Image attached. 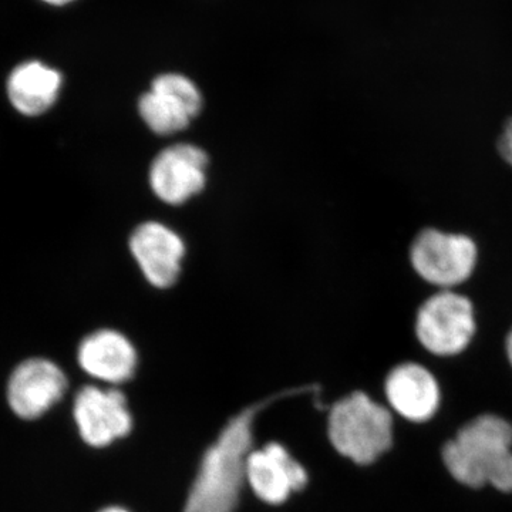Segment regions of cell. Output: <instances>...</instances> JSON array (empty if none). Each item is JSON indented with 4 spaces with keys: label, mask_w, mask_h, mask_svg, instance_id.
<instances>
[{
    "label": "cell",
    "mask_w": 512,
    "mask_h": 512,
    "mask_svg": "<svg viewBox=\"0 0 512 512\" xmlns=\"http://www.w3.org/2000/svg\"><path fill=\"white\" fill-rule=\"evenodd\" d=\"M316 387H302L252 404L228 421L217 441L202 458L183 512H234L247 480V461L258 414L282 397L309 393Z\"/></svg>",
    "instance_id": "1"
},
{
    "label": "cell",
    "mask_w": 512,
    "mask_h": 512,
    "mask_svg": "<svg viewBox=\"0 0 512 512\" xmlns=\"http://www.w3.org/2000/svg\"><path fill=\"white\" fill-rule=\"evenodd\" d=\"M444 466L454 480L471 488L491 484L512 493V426L495 414L468 421L443 447Z\"/></svg>",
    "instance_id": "2"
},
{
    "label": "cell",
    "mask_w": 512,
    "mask_h": 512,
    "mask_svg": "<svg viewBox=\"0 0 512 512\" xmlns=\"http://www.w3.org/2000/svg\"><path fill=\"white\" fill-rule=\"evenodd\" d=\"M329 437L342 456L357 464L373 463L392 447V414L365 393L350 394L330 412Z\"/></svg>",
    "instance_id": "3"
},
{
    "label": "cell",
    "mask_w": 512,
    "mask_h": 512,
    "mask_svg": "<svg viewBox=\"0 0 512 512\" xmlns=\"http://www.w3.org/2000/svg\"><path fill=\"white\" fill-rule=\"evenodd\" d=\"M476 333L473 303L451 291L436 293L420 306L416 335L421 345L437 356H456Z\"/></svg>",
    "instance_id": "4"
},
{
    "label": "cell",
    "mask_w": 512,
    "mask_h": 512,
    "mask_svg": "<svg viewBox=\"0 0 512 512\" xmlns=\"http://www.w3.org/2000/svg\"><path fill=\"white\" fill-rule=\"evenodd\" d=\"M477 245L460 234L429 228L421 231L410 249L414 271L429 284L453 288L466 282L477 264Z\"/></svg>",
    "instance_id": "5"
},
{
    "label": "cell",
    "mask_w": 512,
    "mask_h": 512,
    "mask_svg": "<svg viewBox=\"0 0 512 512\" xmlns=\"http://www.w3.org/2000/svg\"><path fill=\"white\" fill-rule=\"evenodd\" d=\"M204 97L194 80L183 73L158 74L138 99V113L157 136L185 130L201 113Z\"/></svg>",
    "instance_id": "6"
},
{
    "label": "cell",
    "mask_w": 512,
    "mask_h": 512,
    "mask_svg": "<svg viewBox=\"0 0 512 512\" xmlns=\"http://www.w3.org/2000/svg\"><path fill=\"white\" fill-rule=\"evenodd\" d=\"M67 387L69 380L59 365L45 357H32L10 373L6 402L20 420L35 421L63 399Z\"/></svg>",
    "instance_id": "7"
},
{
    "label": "cell",
    "mask_w": 512,
    "mask_h": 512,
    "mask_svg": "<svg viewBox=\"0 0 512 512\" xmlns=\"http://www.w3.org/2000/svg\"><path fill=\"white\" fill-rule=\"evenodd\" d=\"M208 156L201 147L178 143L157 154L148 171V183L158 200L183 205L207 184Z\"/></svg>",
    "instance_id": "8"
},
{
    "label": "cell",
    "mask_w": 512,
    "mask_h": 512,
    "mask_svg": "<svg viewBox=\"0 0 512 512\" xmlns=\"http://www.w3.org/2000/svg\"><path fill=\"white\" fill-rule=\"evenodd\" d=\"M73 419L87 446L103 448L123 439L133 427L126 396L117 389L86 386L74 397Z\"/></svg>",
    "instance_id": "9"
},
{
    "label": "cell",
    "mask_w": 512,
    "mask_h": 512,
    "mask_svg": "<svg viewBox=\"0 0 512 512\" xmlns=\"http://www.w3.org/2000/svg\"><path fill=\"white\" fill-rule=\"evenodd\" d=\"M128 245L148 284L157 289L175 285L187 248L184 239L173 228L163 222H143L134 229Z\"/></svg>",
    "instance_id": "10"
},
{
    "label": "cell",
    "mask_w": 512,
    "mask_h": 512,
    "mask_svg": "<svg viewBox=\"0 0 512 512\" xmlns=\"http://www.w3.org/2000/svg\"><path fill=\"white\" fill-rule=\"evenodd\" d=\"M247 481L254 493L268 504H281L308 483L305 468L293 460L284 446L269 443L251 451L247 461Z\"/></svg>",
    "instance_id": "11"
},
{
    "label": "cell",
    "mask_w": 512,
    "mask_h": 512,
    "mask_svg": "<svg viewBox=\"0 0 512 512\" xmlns=\"http://www.w3.org/2000/svg\"><path fill=\"white\" fill-rule=\"evenodd\" d=\"M64 73L39 59L23 60L10 70L5 80L9 103L25 116L45 114L62 93Z\"/></svg>",
    "instance_id": "12"
},
{
    "label": "cell",
    "mask_w": 512,
    "mask_h": 512,
    "mask_svg": "<svg viewBox=\"0 0 512 512\" xmlns=\"http://www.w3.org/2000/svg\"><path fill=\"white\" fill-rule=\"evenodd\" d=\"M77 360L87 375L107 384L130 380L137 369V350L133 343L113 329H101L82 340Z\"/></svg>",
    "instance_id": "13"
},
{
    "label": "cell",
    "mask_w": 512,
    "mask_h": 512,
    "mask_svg": "<svg viewBox=\"0 0 512 512\" xmlns=\"http://www.w3.org/2000/svg\"><path fill=\"white\" fill-rule=\"evenodd\" d=\"M386 396L400 416L414 423L433 419L441 400L436 377L417 363L394 367L387 376Z\"/></svg>",
    "instance_id": "14"
},
{
    "label": "cell",
    "mask_w": 512,
    "mask_h": 512,
    "mask_svg": "<svg viewBox=\"0 0 512 512\" xmlns=\"http://www.w3.org/2000/svg\"><path fill=\"white\" fill-rule=\"evenodd\" d=\"M498 151H500L501 157L512 165V117L505 124L503 134L498 141Z\"/></svg>",
    "instance_id": "15"
},
{
    "label": "cell",
    "mask_w": 512,
    "mask_h": 512,
    "mask_svg": "<svg viewBox=\"0 0 512 512\" xmlns=\"http://www.w3.org/2000/svg\"><path fill=\"white\" fill-rule=\"evenodd\" d=\"M37 2L43 3V5L49 6V8L64 9L80 2V0H37Z\"/></svg>",
    "instance_id": "16"
},
{
    "label": "cell",
    "mask_w": 512,
    "mask_h": 512,
    "mask_svg": "<svg viewBox=\"0 0 512 512\" xmlns=\"http://www.w3.org/2000/svg\"><path fill=\"white\" fill-rule=\"evenodd\" d=\"M505 348H507V356L508 359H510V363L512 366V330L510 332V335H508L507 343H505Z\"/></svg>",
    "instance_id": "17"
},
{
    "label": "cell",
    "mask_w": 512,
    "mask_h": 512,
    "mask_svg": "<svg viewBox=\"0 0 512 512\" xmlns=\"http://www.w3.org/2000/svg\"><path fill=\"white\" fill-rule=\"evenodd\" d=\"M99 512H130V511H127L126 508H121V507H107V508H103V510H100Z\"/></svg>",
    "instance_id": "18"
}]
</instances>
